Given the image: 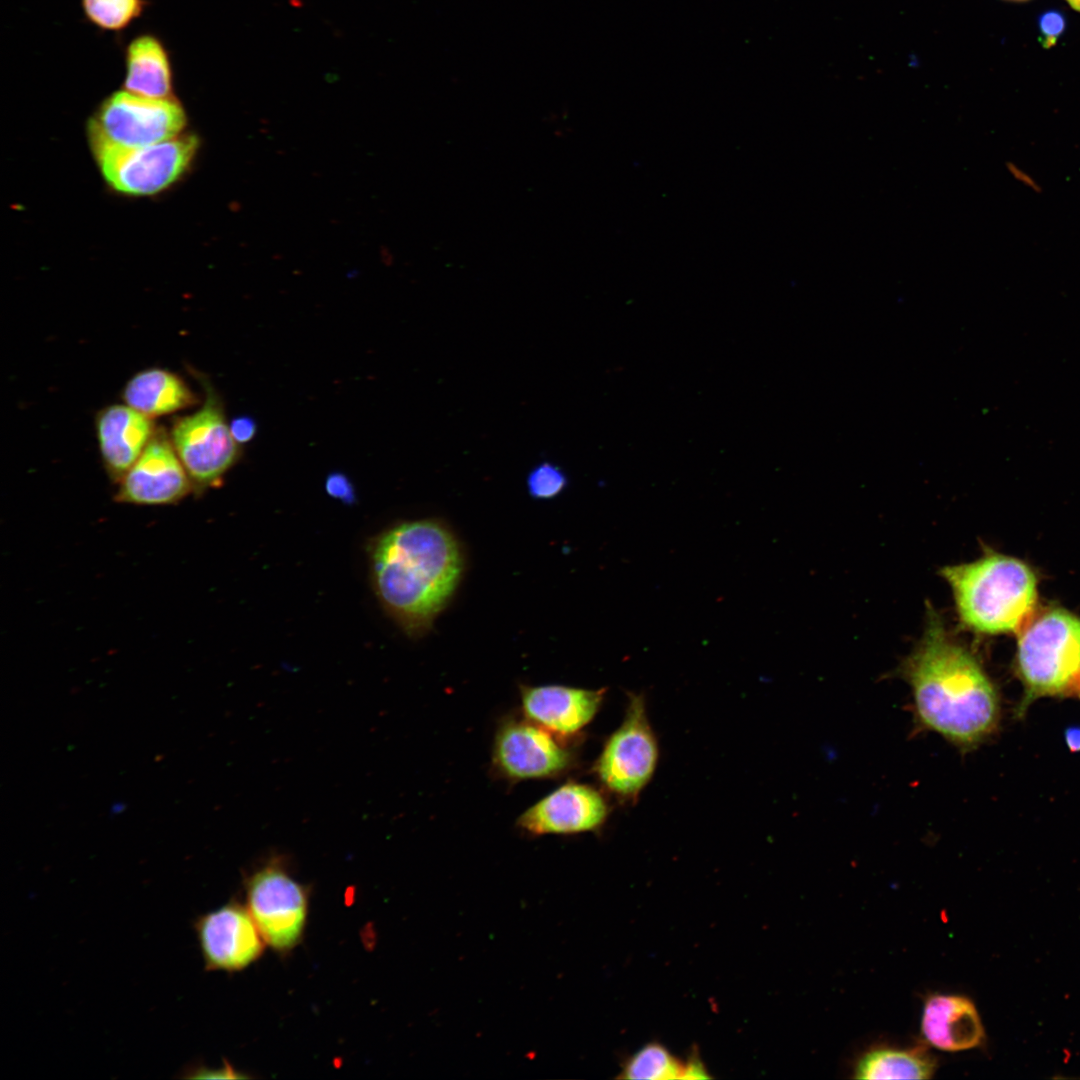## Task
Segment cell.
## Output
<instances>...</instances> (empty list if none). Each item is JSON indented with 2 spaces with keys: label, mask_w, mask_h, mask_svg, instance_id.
Returning a JSON list of instances; mask_svg holds the SVG:
<instances>
[{
  "label": "cell",
  "mask_w": 1080,
  "mask_h": 1080,
  "mask_svg": "<svg viewBox=\"0 0 1080 1080\" xmlns=\"http://www.w3.org/2000/svg\"><path fill=\"white\" fill-rule=\"evenodd\" d=\"M122 808H123V806H122L121 803H119L117 805H114L113 808H112V813L120 812L122 810Z\"/></svg>",
  "instance_id": "cell-29"
},
{
  "label": "cell",
  "mask_w": 1080,
  "mask_h": 1080,
  "mask_svg": "<svg viewBox=\"0 0 1080 1080\" xmlns=\"http://www.w3.org/2000/svg\"><path fill=\"white\" fill-rule=\"evenodd\" d=\"M148 0H81L86 20L102 31L121 32L142 16Z\"/></svg>",
  "instance_id": "cell-21"
},
{
  "label": "cell",
  "mask_w": 1080,
  "mask_h": 1080,
  "mask_svg": "<svg viewBox=\"0 0 1080 1080\" xmlns=\"http://www.w3.org/2000/svg\"><path fill=\"white\" fill-rule=\"evenodd\" d=\"M1016 669L1024 687L1017 713L1036 699L1077 692L1080 617L1060 608L1033 611L1017 630Z\"/></svg>",
  "instance_id": "cell-4"
},
{
  "label": "cell",
  "mask_w": 1080,
  "mask_h": 1080,
  "mask_svg": "<svg viewBox=\"0 0 1080 1080\" xmlns=\"http://www.w3.org/2000/svg\"><path fill=\"white\" fill-rule=\"evenodd\" d=\"M189 1078H239L242 1077L229 1065L218 1070L200 1069L191 1070Z\"/></svg>",
  "instance_id": "cell-27"
},
{
  "label": "cell",
  "mask_w": 1080,
  "mask_h": 1080,
  "mask_svg": "<svg viewBox=\"0 0 1080 1080\" xmlns=\"http://www.w3.org/2000/svg\"><path fill=\"white\" fill-rule=\"evenodd\" d=\"M921 725L962 750L989 737L999 721L995 687L976 657L932 607L918 645L902 664Z\"/></svg>",
  "instance_id": "cell-1"
},
{
  "label": "cell",
  "mask_w": 1080,
  "mask_h": 1080,
  "mask_svg": "<svg viewBox=\"0 0 1080 1080\" xmlns=\"http://www.w3.org/2000/svg\"><path fill=\"white\" fill-rule=\"evenodd\" d=\"M325 488L330 496L341 499L344 502H352L355 491L351 480L342 472L330 473L325 481Z\"/></svg>",
  "instance_id": "cell-24"
},
{
  "label": "cell",
  "mask_w": 1080,
  "mask_h": 1080,
  "mask_svg": "<svg viewBox=\"0 0 1080 1080\" xmlns=\"http://www.w3.org/2000/svg\"><path fill=\"white\" fill-rule=\"evenodd\" d=\"M1071 8L1080 12V0H1065Z\"/></svg>",
  "instance_id": "cell-28"
},
{
  "label": "cell",
  "mask_w": 1080,
  "mask_h": 1080,
  "mask_svg": "<svg viewBox=\"0 0 1080 1080\" xmlns=\"http://www.w3.org/2000/svg\"><path fill=\"white\" fill-rule=\"evenodd\" d=\"M186 123L174 98L155 99L126 90L108 96L90 120L93 147H142L176 137Z\"/></svg>",
  "instance_id": "cell-7"
},
{
  "label": "cell",
  "mask_w": 1080,
  "mask_h": 1080,
  "mask_svg": "<svg viewBox=\"0 0 1080 1080\" xmlns=\"http://www.w3.org/2000/svg\"><path fill=\"white\" fill-rule=\"evenodd\" d=\"M607 815L608 805L599 791L567 783L527 809L518 823L534 834H570L598 828Z\"/></svg>",
  "instance_id": "cell-13"
},
{
  "label": "cell",
  "mask_w": 1080,
  "mask_h": 1080,
  "mask_svg": "<svg viewBox=\"0 0 1080 1080\" xmlns=\"http://www.w3.org/2000/svg\"><path fill=\"white\" fill-rule=\"evenodd\" d=\"M194 928L207 970L239 971L263 952L265 941L247 906L238 902L199 916Z\"/></svg>",
  "instance_id": "cell-11"
},
{
  "label": "cell",
  "mask_w": 1080,
  "mask_h": 1080,
  "mask_svg": "<svg viewBox=\"0 0 1080 1080\" xmlns=\"http://www.w3.org/2000/svg\"><path fill=\"white\" fill-rule=\"evenodd\" d=\"M568 478L556 464L542 462L528 474L527 488L531 497L538 500L552 499L567 487Z\"/></svg>",
  "instance_id": "cell-22"
},
{
  "label": "cell",
  "mask_w": 1080,
  "mask_h": 1080,
  "mask_svg": "<svg viewBox=\"0 0 1080 1080\" xmlns=\"http://www.w3.org/2000/svg\"><path fill=\"white\" fill-rule=\"evenodd\" d=\"M126 405L150 417L171 414L198 403V397L177 374L148 368L131 377L122 390Z\"/></svg>",
  "instance_id": "cell-18"
},
{
  "label": "cell",
  "mask_w": 1080,
  "mask_h": 1080,
  "mask_svg": "<svg viewBox=\"0 0 1080 1080\" xmlns=\"http://www.w3.org/2000/svg\"><path fill=\"white\" fill-rule=\"evenodd\" d=\"M604 689L586 690L561 685L525 686L521 690L525 715L548 731L569 735L586 726L597 713Z\"/></svg>",
  "instance_id": "cell-15"
},
{
  "label": "cell",
  "mask_w": 1080,
  "mask_h": 1080,
  "mask_svg": "<svg viewBox=\"0 0 1080 1080\" xmlns=\"http://www.w3.org/2000/svg\"><path fill=\"white\" fill-rule=\"evenodd\" d=\"M229 427L235 441L241 444L251 441L257 432V423L249 415L233 418Z\"/></svg>",
  "instance_id": "cell-25"
},
{
  "label": "cell",
  "mask_w": 1080,
  "mask_h": 1080,
  "mask_svg": "<svg viewBox=\"0 0 1080 1080\" xmlns=\"http://www.w3.org/2000/svg\"><path fill=\"white\" fill-rule=\"evenodd\" d=\"M371 579L384 610L411 637L431 629L455 592L463 554L443 523L422 519L398 524L371 547Z\"/></svg>",
  "instance_id": "cell-2"
},
{
  "label": "cell",
  "mask_w": 1080,
  "mask_h": 1080,
  "mask_svg": "<svg viewBox=\"0 0 1080 1080\" xmlns=\"http://www.w3.org/2000/svg\"><path fill=\"white\" fill-rule=\"evenodd\" d=\"M95 427L104 468L116 483L136 462L157 429L152 418L120 404L100 410Z\"/></svg>",
  "instance_id": "cell-14"
},
{
  "label": "cell",
  "mask_w": 1080,
  "mask_h": 1080,
  "mask_svg": "<svg viewBox=\"0 0 1080 1080\" xmlns=\"http://www.w3.org/2000/svg\"><path fill=\"white\" fill-rule=\"evenodd\" d=\"M495 761L508 777L544 778L556 775L570 764L569 752L536 723L513 721L497 734Z\"/></svg>",
  "instance_id": "cell-12"
},
{
  "label": "cell",
  "mask_w": 1080,
  "mask_h": 1080,
  "mask_svg": "<svg viewBox=\"0 0 1080 1080\" xmlns=\"http://www.w3.org/2000/svg\"><path fill=\"white\" fill-rule=\"evenodd\" d=\"M1005 1H1010V2H1025V1H1029V0H1005Z\"/></svg>",
  "instance_id": "cell-30"
},
{
  "label": "cell",
  "mask_w": 1080,
  "mask_h": 1080,
  "mask_svg": "<svg viewBox=\"0 0 1080 1080\" xmlns=\"http://www.w3.org/2000/svg\"><path fill=\"white\" fill-rule=\"evenodd\" d=\"M937 1066L936 1058L926 1048H876L857 1062L856 1079H929Z\"/></svg>",
  "instance_id": "cell-19"
},
{
  "label": "cell",
  "mask_w": 1080,
  "mask_h": 1080,
  "mask_svg": "<svg viewBox=\"0 0 1080 1080\" xmlns=\"http://www.w3.org/2000/svg\"><path fill=\"white\" fill-rule=\"evenodd\" d=\"M196 376L205 391L204 403L196 412L175 418L169 436L189 475L193 492L200 495L220 485L242 451L226 423L220 395L205 375Z\"/></svg>",
  "instance_id": "cell-5"
},
{
  "label": "cell",
  "mask_w": 1080,
  "mask_h": 1080,
  "mask_svg": "<svg viewBox=\"0 0 1080 1080\" xmlns=\"http://www.w3.org/2000/svg\"><path fill=\"white\" fill-rule=\"evenodd\" d=\"M1006 169L1011 177L1023 185L1024 187L1039 193L1042 191L1041 185L1038 181L1025 169L1012 161L1006 162Z\"/></svg>",
  "instance_id": "cell-26"
},
{
  "label": "cell",
  "mask_w": 1080,
  "mask_h": 1080,
  "mask_svg": "<svg viewBox=\"0 0 1080 1080\" xmlns=\"http://www.w3.org/2000/svg\"><path fill=\"white\" fill-rule=\"evenodd\" d=\"M247 908L265 943L280 952L301 940L308 914L307 889L287 869L284 858L273 855L245 879Z\"/></svg>",
  "instance_id": "cell-6"
},
{
  "label": "cell",
  "mask_w": 1080,
  "mask_h": 1080,
  "mask_svg": "<svg viewBox=\"0 0 1080 1080\" xmlns=\"http://www.w3.org/2000/svg\"><path fill=\"white\" fill-rule=\"evenodd\" d=\"M118 484L116 502L141 506L173 505L193 491L170 436L162 428L156 429Z\"/></svg>",
  "instance_id": "cell-10"
},
{
  "label": "cell",
  "mask_w": 1080,
  "mask_h": 1080,
  "mask_svg": "<svg viewBox=\"0 0 1080 1080\" xmlns=\"http://www.w3.org/2000/svg\"><path fill=\"white\" fill-rule=\"evenodd\" d=\"M960 623L982 634L1017 631L1034 611L1036 578L1023 562L988 552L976 561L945 566Z\"/></svg>",
  "instance_id": "cell-3"
},
{
  "label": "cell",
  "mask_w": 1080,
  "mask_h": 1080,
  "mask_svg": "<svg viewBox=\"0 0 1080 1080\" xmlns=\"http://www.w3.org/2000/svg\"><path fill=\"white\" fill-rule=\"evenodd\" d=\"M1077 693H1078V695L1080 696V685H1079V688H1078V690H1077Z\"/></svg>",
  "instance_id": "cell-31"
},
{
  "label": "cell",
  "mask_w": 1080,
  "mask_h": 1080,
  "mask_svg": "<svg viewBox=\"0 0 1080 1080\" xmlns=\"http://www.w3.org/2000/svg\"><path fill=\"white\" fill-rule=\"evenodd\" d=\"M619 1078L704 1079L710 1078V1075L696 1055L687 1062H683L663 1045L652 1042L640 1048L625 1061Z\"/></svg>",
  "instance_id": "cell-20"
},
{
  "label": "cell",
  "mask_w": 1080,
  "mask_h": 1080,
  "mask_svg": "<svg viewBox=\"0 0 1080 1080\" xmlns=\"http://www.w3.org/2000/svg\"><path fill=\"white\" fill-rule=\"evenodd\" d=\"M126 91L136 95L173 98V63L164 41L154 33L133 37L124 49Z\"/></svg>",
  "instance_id": "cell-17"
},
{
  "label": "cell",
  "mask_w": 1080,
  "mask_h": 1080,
  "mask_svg": "<svg viewBox=\"0 0 1080 1080\" xmlns=\"http://www.w3.org/2000/svg\"><path fill=\"white\" fill-rule=\"evenodd\" d=\"M197 148L198 140L192 135L142 147H93L107 182L133 195L154 194L167 188L186 170Z\"/></svg>",
  "instance_id": "cell-9"
},
{
  "label": "cell",
  "mask_w": 1080,
  "mask_h": 1080,
  "mask_svg": "<svg viewBox=\"0 0 1080 1080\" xmlns=\"http://www.w3.org/2000/svg\"><path fill=\"white\" fill-rule=\"evenodd\" d=\"M921 1031L930 1045L948 1052L975 1048L985 1038L976 1006L961 995H930L924 1003Z\"/></svg>",
  "instance_id": "cell-16"
},
{
  "label": "cell",
  "mask_w": 1080,
  "mask_h": 1080,
  "mask_svg": "<svg viewBox=\"0 0 1080 1080\" xmlns=\"http://www.w3.org/2000/svg\"><path fill=\"white\" fill-rule=\"evenodd\" d=\"M657 762L658 744L644 697L632 693L622 724L608 738L596 762L597 776L619 799L633 802L652 778Z\"/></svg>",
  "instance_id": "cell-8"
},
{
  "label": "cell",
  "mask_w": 1080,
  "mask_h": 1080,
  "mask_svg": "<svg viewBox=\"0 0 1080 1080\" xmlns=\"http://www.w3.org/2000/svg\"><path fill=\"white\" fill-rule=\"evenodd\" d=\"M1037 24L1040 44L1049 49L1063 35L1067 25L1066 16L1058 9H1049L1039 15Z\"/></svg>",
  "instance_id": "cell-23"
}]
</instances>
